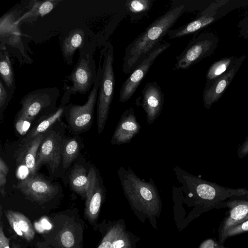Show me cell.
I'll use <instances>...</instances> for the list:
<instances>
[{"label":"cell","instance_id":"6","mask_svg":"<svg viewBox=\"0 0 248 248\" xmlns=\"http://www.w3.org/2000/svg\"><path fill=\"white\" fill-rule=\"evenodd\" d=\"M101 74L102 66L100 61L96 78L93 88L88 95L87 102L81 106L71 103L64 108L69 125L74 131H81L85 130L93 123Z\"/></svg>","mask_w":248,"mask_h":248},{"label":"cell","instance_id":"26","mask_svg":"<svg viewBox=\"0 0 248 248\" xmlns=\"http://www.w3.org/2000/svg\"><path fill=\"white\" fill-rule=\"evenodd\" d=\"M233 57L220 60L214 63L208 69L206 74L208 83L213 82L226 73L231 65Z\"/></svg>","mask_w":248,"mask_h":248},{"label":"cell","instance_id":"10","mask_svg":"<svg viewBox=\"0 0 248 248\" xmlns=\"http://www.w3.org/2000/svg\"><path fill=\"white\" fill-rule=\"evenodd\" d=\"M229 208L218 229V241L223 244V238L228 230L248 219V194L236 196L220 204L217 209Z\"/></svg>","mask_w":248,"mask_h":248},{"label":"cell","instance_id":"8","mask_svg":"<svg viewBox=\"0 0 248 248\" xmlns=\"http://www.w3.org/2000/svg\"><path fill=\"white\" fill-rule=\"evenodd\" d=\"M170 45L171 44L168 42L160 43L152 49L136 67L121 86L120 102H125L131 98L155 61Z\"/></svg>","mask_w":248,"mask_h":248},{"label":"cell","instance_id":"12","mask_svg":"<svg viewBox=\"0 0 248 248\" xmlns=\"http://www.w3.org/2000/svg\"><path fill=\"white\" fill-rule=\"evenodd\" d=\"M16 188L26 197L40 203L54 197L58 187L40 176H30L20 180Z\"/></svg>","mask_w":248,"mask_h":248},{"label":"cell","instance_id":"32","mask_svg":"<svg viewBox=\"0 0 248 248\" xmlns=\"http://www.w3.org/2000/svg\"><path fill=\"white\" fill-rule=\"evenodd\" d=\"M31 123V122L26 119L17 116L16 117V127L20 134L26 132Z\"/></svg>","mask_w":248,"mask_h":248},{"label":"cell","instance_id":"3","mask_svg":"<svg viewBox=\"0 0 248 248\" xmlns=\"http://www.w3.org/2000/svg\"><path fill=\"white\" fill-rule=\"evenodd\" d=\"M124 196L134 209L148 214H155L161 208V201L154 179L140 178L130 167L121 166L117 171Z\"/></svg>","mask_w":248,"mask_h":248},{"label":"cell","instance_id":"23","mask_svg":"<svg viewBox=\"0 0 248 248\" xmlns=\"http://www.w3.org/2000/svg\"><path fill=\"white\" fill-rule=\"evenodd\" d=\"M79 152L78 141L71 138L62 141V162L63 168H66L77 157Z\"/></svg>","mask_w":248,"mask_h":248},{"label":"cell","instance_id":"34","mask_svg":"<svg viewBox=\"0 0 248 248\" xmlns=\"http://www.w3.org/2000/svg\"><path fill=\"white\" fill-rule=\"evenodd\" d=\"M198 248H229L225 247L214 238H208L203 241Z\"/></svg>","mask_w":248,"mask_h":248},{"label":"cell","instance_id":"28","mask_svg":"<svg viewBox=\"0 0 248 248\" xmlns=\"http://www.w3.org/2000/svg\"><path fill=\"white\" fill-rule=\"evenodd\" d=\"M60 242L63 248H72L75 244V236L70 226H65L59 235Z\"/></svg>","mask_w":248,"mask_h":248},{"label":"cell","instance_id":"16","mask_svg":"<svg viewBox=\"0 0 248 248\" xmlns=\"http://www.w3.org/2000/svg\"><path fill=\"white\" fill-rule=\"evenodd\" d=\"M45 133L37 135L27 140H23L16 153L17 163L25 165L28 169L30 176L34 175L37 170L36 157L38 148Z\"/></svg>","mask_w":248,"mask_h":248},{"label":"cell","instance_id":"41","mask_svg":"<svg viewBox=\"0 0 248 248\" xmlns=\"http://www.w3.org/2000/svg\"><path fill=\"white\" fill-rule=\"evenodd\" d=\"M13 248H17L16 246H15Z\"/></svg>","mask_w":248,"mask_h":248},{"label":"cell","instance_id":"17","mask_svg":"<svg viewBox=\"0 0 248 248\" xmlns=\"http://www.w3.org/2000/svg\"><path fill=\"white\" fill-rule=\"evenodd\" d=\"M238 65H235L214 81L208 83L204 89L202 96L205 108H210L213 104L221 97L235 76L239 68Z\"/></svg>","mask_w":248,"mask_h":248},{"label":"cell","instance_id":"11","mask_svg":"<svg viewBox=\"0 0 248 248\" xmlns=\"http://www.w3.org/2000/svg\"><path fill=\"white\" fill-rule=\"evenodd\" d=\"M62 145V141L58 134L50 129L46 132L36 155V170L43 164L46 163L52 172L55 171L61 162Z\"/></svg>","mask_w":248,"mask_h":248},{"label":"cell","instance_id":"40","mask_svg":"<svg viewBox=\"0 0 248 248\" xmlns=\"http://www.w3.org/2000/svg\"><path fill=\"white\" fill-rule=\"evenodd\" d=\"M42 224L44 229H45L49 230L51 228V224L46 219L42 220Z\"/></svg>","mask_w":248,"mask_h":248},{"label":"cell","instance_id":"25","mask_svg":"<svg viewBox=\"0 0 248 248\" xmlns=\"http://www.w3.org/2000/svg\"><path fill=\"white\" fill-rule=\"evenodd\" d=\"M0 73L5 86L11 93H13L15 89L14 73L11 62L7 53L3 58L1 57Z\"/></svg>","mask_w":248,"mask_h":248},{"label":"cell","instance_id":"1","mask_svg":"<svg viewBox=\"0 0 248 248\" xmlns=\"http://www.w3.org/2000/svg\"><path fill=\"white\" fill-rule=\"evenodd\" d=\"M186 10L185 4L171 7L155 19L126 47L122 70L130 74L148 54L161 42Z\"/></svg>","mask_w":248,"mask_h":248},{"label":"cell","instance_id":"38","mask_svg":"<svg viewBox=\"0 0 248 248\" xmlns=\"http://www.w3.org/2000/svg\"><path fill=\"white\" fill-rule=\"evenodd\" d=\"M6 177L7 175L0 172V191L3 197L5 196L6 194L5 186L6 183Z\"/></svg>","mask_w":248,"mask_h":248},{"label":"cell","instance_id":"9","mask_svg":"<svg viewBox=\"0 0 248 248\" xmlns=\"http://www.w3.org/2000/svg\"><path fill=\"white\" fill-rule=\"evenodd\" d=\"M96 76L94 61L89 55L80 54L77 64L68 77L73 84L67 87L65 95L68 97L77 93H86L94 83Z\"/></svg>","mask_w":248,"mask_h":248},{"label":"cell","instance_id":"37","mask_svg":"<svg viewBox=\"0 0 248 248\" xmlns=\"http://www.w3.org/2000/svg\"><path fill=\"white\" fill-rule=\"evenodd\" d=\"M3 224L0 221V248H10L9 241L10 238H7L3 231Z\"/></svg>","mask_w":248,"mask_h":248},{"label":"cell","instance_id":"21","mask_svg":"<svg viewBox=\"0 0 248 248\" xmlns=\"http://www.w3.org/2000/svg\"><path fill=\"white\" fill-rule=\"evenodd\" d=\"M64 112V107H61L56 111L42 119L40 122L31 128L23 140L31 139L37 135L44 133L57 121L59 120Z\"/></svg>","mask_w":248,"mask_h":248},{"label":"cell","instance_id":"35","mask_svg":"<svg viewBox=\"0 0 248 248\" xmlns=\"http://www.w3.org/2000/svg\"><path fill=\"white\" fill-rule=\"evenodd\" d=\"M8 92L3 86L1 80H0V112L2 113V110L4 109V106L8 103Z\"/></svg>","mask_w":248,"mask_h":248},{"label":"cell","instance_id":"39","mask_svg":"<svg viewBox=\"0 0 248 248\" xmlns=\"http://www.w3.org/2000/svg\"><path fill=\"white\" fill-rule=\"evenodd\" d=\"M9 171V168L5 163L2 157L0 158V172H1L7 176Z\"/></svg>","mask_w":248,"mask_h":248},{"label":"cell","instance_id":"31","mask_svg":"<svg viewBox=\"0 0 248 248\" xmlns=\"http://www.w3.org/2000/svg\"><path fill=\"white\" fill-rule=\"evenodd\" d=\"M112 248H131L129 241L123 230L113 241Z\"/></svg>","mask_w":248,"mask_h":248},{"label":"cell","instance_id":"22","mask_svg":"<svg viewBox=\"0 0 248 248\" xmlns=\"http://www.w3.org/2000/svg\"><path fill=\"white\" fill-rule=\"evenodd\" d=\"M89 184L88 175L85 169L82 166H76L70 175V185L72 189L86 197Z\"/></svg>","mask_w":248,"mask_h":248},{"label":"cell","instance_id":"29","mask_svg":"<svg viewBox=\"0 0 248 248\" xmlns=\"http://www.w3.org/2000/svg\"><path fill=\"white\" fill-rule=\"evenodd\" d=\"M122 230L120 226L113 227L104 237L98 248H112L113 241Z\"/></svg>","mask_w":248,"mask_h":248},{"label":"cell","instance_id":"4","mask_svg":"<svg viewBox=\"0 0 248 248\" xmlns=\"http://www.w3.org/2000/svg\"><path fill=\"white\" fill-rule=\"evenodd\" d=\"M113 47L108 43L102 66L97 104V126L99 134L104 129L114 95L115 75L113 67Z\"/></svg>","mask_w":248,"mask_h":248},{"label":"cell","instance_id":"19","mask_svg":"<svg viewBox=\"0 0 248 248\" xmlns=\"http://www.w3.org/2000/svg\"><path fill=\"white\" fill-rule=\"evenodd\" d=\"M85 33L80 29H76L72 31L63 40L62 50L64 58L66 59L72 58L75 51L81 48L84 44Z\"/></svg>","mask_w":248,"mask_h":248},{"label":"cell","instance_id":"24","mask_svg":"<svg viewBox=\"0 0 248 248\" xmlns=\"http://www.w3.org/2000/svg\"><path fill=\"white\" fill-rule=\"evenodd\" d=\"M60 2L61 0L35 1L31 10L22 16L16 23L31 17H43L50 12Z\"/></svg>","mask_w":248,"mask_h":248},{"label":"cell","instance_id":"7","mask_svg":"<svg viewBox=\"0 0 248 248\" xmlns=\"http://www.w3.org/2000/svg\"><path fill=\"white\" fill-rule=\"evenodd\" d=\"M217 45V39L210 33H203L193 38L176 57L174 69H186L210 55Z\"/></svg>","mask_w":248,"mask_h":248},{"label":"cell","instance_id":"15","mask_svg":"<svg viewBox=\"0 0 248 248\" xmlns=\"http://www.w3.org/2000/svg\"><path fill=\"white\" fill-rule=\"evenodd\" d=\"M141 126L137 120L135 110L130 108L121 115L114 130L110 143L112 145L128 143L139 134Z\"/></svg>","mask_w":248,"mask_h":248},{"label":"cell","instance_id":"5","mask_svg":"<svg viewBox=\"0 0 248 248\" xmlns=\"http://www.w3.org/2000/svg\"><path fill=\"white\" fill-rule=\"evenodd\" d=\"M60 95L57 88H47L33 91L21 99V108L17 117L32 122L39 114L55 106Z\"/></svg>","mask_w":248,"mask_h":248},{"label":"cell","instance_id":"18","mask_svg":"<svg viewBox=\"0 0 248 248\" xmlns=\"http://www.w3.org/2000/svg\"><path fill=\"white\" fill-rule=\"evenodd\" d=\"M213 14L203 12L202 15L197 19L175 29H170L167 33L169 39H173L182 37L206 27L215 20Z\"/></svg>","mask_w":248,"mask_h":248},{"label":"cell","instance_id":"20","mask_svg":"<svg viewBox=\"0 0 248 248\" xmlns=\"http://www.w3.org/2000/svg\"><path fill=\"white\" fill-rule=\"evenodd\" d=\"M153 0H127L124 5L127 15L129 16L132 22L141 19L147 15L152 8Z\"/></svg>","mask_w":248,"mask_h":248},{"label":"cell","instance_id":"33","mask_svg":"<svg viewBox=\"0 0 248 248\" xmlns=\"http://www.w3.org/2000/svg\"><path fill=\"white\" fill-rule=\"evenodd\" d=\"M6 218L15 232L19 236L24 238V234L20 229L18 223L15 218L11 215L8 210L5 211Z\"/></svg>","mask_w":248,"mask_h":248},{"label":"cell","instance_id":"2","mask_svg":"<svg viewBox=\"0 0 248 248\" xmlns=\"http://www.w3.org/2000/svg\"><path fill=\"white\" fill-rule=\"evenodd\" d=\"M173 170L178 181L182 185L180 188L202 212L214 208L217 209L220 204L232 198L248 194V189L246 187H224L202 179L178 166L173 167Z\"/></svg>","mask_w":248,"mask_h":248},{"label":"cell","instance_id":"27","mask_svg":"<svg viewBox=\"0 0 248 248\" xmlns=\"http://www.w3.org/2000/svg\"><path fill=\"white\" fill-rule=\"evenodd\" d=\"M8 210L17 221L18 226L24 234V238L27 241L31 240L34 237L35 232L30 220L20 212L12 210Z\"/></svg>","mask_w":248,"mask_h":248},{"label":"cell","instance_id":"14","mask_svg":"<svg viewBox=\"0 0 248 248\" xmlns=\"http://www.w3.org/2000/svg\"><path fill=\"white\" fill-rule=\"evenodd\" d=\"M89 184L86 195L85 214L91 221L98 217L105 193V188L100 181L95 169L92 168L88 173Z\"/></svg>","mask_w":248,"mask_h":248},{"label":"cell","instance_id":"30","mask_svg":"<svg viewBox=\"0 0 248 248\" xmlns=\"http://www.w3.org/2000/svg\"><path fill=\"white\" fill-rule=\"evenodd\" d=\"M247 232H248V219L237 225L230 228L223 238V243L224 244L226 239L229 237Z\"/></svg>","mask_w":248,"mask_h":248},{"label":"cell","instance_id":"36","mask_svg":"<svg viewBox=\"0 0 248 248\" xmlns=\"http://www.w3.org/2000/svg\"><path fill=\"white\" fill-rule=\"evenodd\" d=\"M248 155V135L244 141L237 148V155L240 159L246 157Z\"/></svg>","mask_w":248,"mask_h":248},{"label":"cell","instance_id":"13","mask_svg":"<svg viewBox=\"0 0 248 248\" xmlns=\"http://www.w3.org/2000/svg\"><path fill=\"white\" fill-rule=\"evenodd\" d=\"M140 103H136L144 109L147 124H151L159 117L163 109L165 97L156 81L148 82L141 91Z\"/></svg>","mask_w":248,"mask_h":248}]
</instances>
